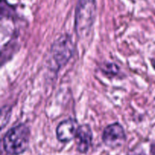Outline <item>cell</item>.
<instances>
[{
    "mask_svg": "<svg viewBox=\"0 0 155 155\" xmlns=\"http://www.w3.org/2000/svg\"><path fill=\"white\" fill-rule=\"evenodd\" d=\"M30 131L28 126L21 123L9 129L3 138V147L11 155H19L29 147Z\"/></svg>",
    "mask_w": 155,
    "mask_h": 155,
    "instance_id": "cell-2",
    "label": "cell"
},
{
    "mask_svg": "<svg viewBox=\"0 0 155 155\" xmlns=\"http://www.w3.org/2000/svg\"><path fill=\"white\" fill-rule=\"evenodd\" d=\"M125 130L122 125L118 122L108 125L104 129L102 141L107 147L115 148L122 145L126 141Z\"/></svg>",
    "mask_w": 155,
    "mask_h": 155,
    "instance_id": "cell-4",
    "label": "cell"
},
{
    "mask_svg": "<svg viewBox=\"0 0 155 155\" xmlns=\"http://www.w3.org/2000/svg\"><path fill=\"white\" fill-rule=\"evenodd\" d=\"M96 12L95 0H78L74 21V28L78 37H85L89 34L95 22Z\"/></svg>",
    "mask_w": 155,
    "mask_h": 155,
    "instance_id": "cell-1",
    "label": "cell"
},
{
    "mask_svg": "<svg viewBox=\"0 0 155 155\" xmlns=\"http://www.w3.org/2000/svg\"><path fill=\"white\" fill-rule=\"evenodd\" d=\"M147 1H148V0H147Z\"/></svg>",
    "mask_w": 155,
    "mask_h": 155,
    "instance_id": "cell-9",
    "label": "cell"
},
{
    "mask_svg": "<svg viewBox=\"0 0 155 155\" xmlns=\"http://www.w3.org/2000/svg\"><path fill=\"white\" fill-rule=\"evenodd\" d=\"M74 52V43L69 34L61 35L53 43L51 47V55L58 69L68 64Z\"/></svg>",
    "mask_w": 155,
    "mask_h": 155,
    "instance_id": "cell-3",
    "label": "cell"
},
{
    "mask_svg": "<svg viewBox=\"0 0 155 155\" xmlns=\"http://www.w3.org/2000/svg\"><path fill=\"white\" fill-rule=\"evenodd\" d=\"M151 65H152L153 68L155 69V59H152L151 60Z\"/></svg>",
    "mask_w": 155,
    "mask_h": 155,
    "instance_id": "cell-8",
    "label": "cell"
},
{
    "mask_svg": "<svg viewBox=\"0 0 155 155\" xmlns=\"http://www.w3.org/2000/svg\"><path fill=\"white\" fill-rule=\"evenodd\" d=\"M103 72L105 73L107 75H117L119 72V68L116 64L114 63H107V65H104L102 68Z\"/></svg>",
    "mask_w": 155,
    "mask_h": 155,
    "instance_id": "cell-7",
    "label": "cell"
},
{
    "mask_svg": "<svg viewBox=\"0 0 155 155\" xmlns=\"http://www.w3.org/2000/svg\"><path fill=\"white\" fill-rule=\"evenodd\" d=\"M78 122L75 119H68L61 122L56 128V136L61 142L68 143L76 138Z\"/></svg>",
    "mask_w": 155,
    "mask_h": 155,
    "instance_id": "cell-5",
    "label": "cell"
},
{
    "mask_svg": "<svg viewBox=\"0 0 155 155\" xmlns=\"http://www.w3.org/2000/svg\"><path fill=\"white\" fill-rule=\"evenodd\" d=\"M75 138L78 151L83 153H87L92 141V131L89 125H80Z\"/></svg>",
    "mask_w": 155,
    "mask_h": 155,
    "instance_id": "cell-6",
    "label": "cell"
}]
</instances>
